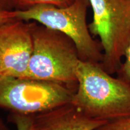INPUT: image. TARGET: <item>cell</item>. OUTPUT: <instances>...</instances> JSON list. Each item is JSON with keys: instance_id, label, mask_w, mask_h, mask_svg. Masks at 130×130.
I'll return each mask as SVG.
<instances>
[{"instance_id": "cell-10", "label": "cell", "mask_w": 130, "mask_h": 130, "mask_svg": "<svg viewBox=\"0 0 130 130\" xmlns=\"http://www.w3.org/2000/svg\"><path fill=\"white\" fill-rule=\"evenodd\" d=\"M95 130H130V117L107 122Z\"/></svg>"}, {"instance_id": "cell-5", "label": "cell", "mask_w": 130, "mask_h": 130, "mask_svg": "<svg viewBox=\"0 0 130 130\" xmlns=\"http://www.w3.org/2000/svg\"><path fill=\"white\" fill-rule=\"evenodd\" d=\"M93 12L90 33L100 38L103 51L100 65L116 74L130 43V0H89Z\"/></svg>"}, {"instance_id": "cell-15", "label": "cell", "mask_w": 130, "mask_h": 130, "mask_svg": "<svg viewBox=\"0 0 130 130\" xmlns=\"http://www.w3.org/2000/svg\"><path fill=\"white\" fill-rule=\"evenodd\" d=\"M3 75V66H2V63H1V58H0V75Z\"/></svg>"}, {"instance_id": "cell-2", "label": "cell", "mask_w": 130, "mask_h": 130, "mask_svg": "<svg viewBox=\"0 0 130 130\" xmlns=\"http://www.w3.org/2000/svg\"><path fill=\"white\" fill-rule=\"evenodd\" d=\"M33 50L22 77L42 79L77 89V48L69 37L36 22H31Z\"/></svg>"}, {"instance_id": "cell-1", "label": "cell", "mask_w": 130, "mask_h": 130, "mask_svg": "<svg viewBox=\"0 0 130 130\" xmlns=\"http://www.w3.org/2000/svg\"><path fill=\"white\" fill-rule=\"evenodd\" d=\"M72 104L84 115L104 122L130 117V84L100 64L79 60Z\"/></svg>"}, {"instance_id": "cell-12", "label": "cell", "mask_w": 130, "mask_h": 130, "mask_svg": "<svg viewBox=\"0 0 130 130\" xmlns=\"http://www.w3.org/2000/svg\"><path fill=\"white\" fill-rule=\"evenodd\" d=\"M16 19V14L14 10L0 11V27Z\"/></svg>"}, {"instance_id": "cell-9", "label": "cell", "mask_w": 130, "mask_h": 130, "mask_svg": "<svg viewBox=\"0 0 130 130\" xmlns=\"http://www.w3.org/2000/svg\"><path fill=\"white\" fill-rule=\"evenodd\" d=\"M8 121L15 125L17 130H32V116L10 113Z\"/></svg>"}, {"instance_id": "cell-7", "label": "cell", "mask_w": 130, "mask_h": 130, "mask_svg": "<svg viewBox=\"0 0 130 130\" xmlns=\"http://www.w3.org/2000/svg\"><path fill=\"white\" fill-rule=\"evenodd\" d=\"M107 122L89 118L72 102L32 116V130H95Z\"/></svg>"}, {"instance_id": "cell-11", "label": "cell", "mask_w": 130, "mask_h": 130, "mask_svg": "<svg viewBox=\"0 0 130 130\" xmlns=\"http://www.w3.org/2000/svg\"><path fill=\"white\" fill-rule=\"evenodd\" d=\"M123 59L124 61L122 62L116 74L118 77L130 84V43L126 49Z\"/></svg>"}, {"instance_id": "cell-8", "label": "cell", "mask_w": 130, "mask_h": 130, "mask_svg": "<svg viewBox=\"0 0 130 130\" xmlns=\"http://www.w3.org/2000/svg\"><path fill=\"white\" fill-rule=\"evenodd\" d=\"M75 0H13L14 10H24L38 5H51L58 7H65Z\"/></svg>"}, {"instance_id": "cell-4", "label": "cell", "mask_w": 130, "mask_h": 130, "mask_svg": "<svg viewBox=\"0 0 130 130\" xmlns=\"http://www.w3.org/2000/svg\"><path fill=\"white\" fill-rule=\"evenodd\" d=\"M76 90L53 81L0 75V108L32 116L71 102Z\"/></svg>"}, {"instance_id": "cell-6", "label": "cell", "mask_w": 130, "mask_h": 130, "mask_svg": "<svg viewBox=\"0 0 130 130\" xmlns=\"http://www.w3.org/2000/svg\"><path fill=\"white\" fill-rule=\"evenodd\" d=\"M33 50L31 22L16 19L0 27L2 75H25Z\"/></svg>"}, {"instance_id": "cell-13", "label": "cell", "mask_w": 130, "mask_h": 130, "mask_svg": "<svg viewBox=\"0 0 130 130\" xmlns=\"http://www.w3.org/2000/svg\"><path fill=\"white\" fill-rule=\"evenodd\" d=\"M14 10L13 0H0V11Z\"/></svg>"}, {"instance_id": "cell-3", "label": "cell", "mask_w": 130, "mask_h": 130, "mask_svg": "<svg viewBox=\"0 0 130 130\" xmlns=\"http://www.w3.org/2000/svg\"><path fill=\"white\" fill-rule=\"evenodd\" d=\"M89 0H75L65 7L38 5L24 10H14L16 19L32 21L64 34L74 42L81 60L101 64L103 51L94 39L87 24Z\"/></svg>"}, {"instance_id": "cell-14", "label": "cell", "mask_w": 130, "mask_h": 130, "mask_svg": "<svg viewBox=\"0 0 130 130\" xmlns=\"http://www.w3.org/2000/svg\"><path fill=\"white\" fill-rule=\"evenodd\" d=\"M0 130H10L0 115Z\"/></svg>"}]
</instances>
